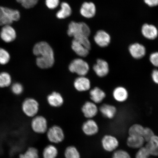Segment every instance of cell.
<instances>
[{
	"mask_svg": "<svg viewBox=\"0 0 158 158\" xmlns=\"http://www.w3.org/2000/svg\"><path fill=\"white\" fill-rule=\"evenodd\" d=\"M33 53L37 56L36 64L39 68L46 69L51 68L54 63V53L52 48L44 41L39 42L35 45Z\"/></svg>",
	"mask_w": 158,
	"mask_h": 158,
	"instance_id": "6da1fadb",
	"label": "cell"
},
{
	"mask_svg": "<svg viewBox=\"0 0 158 158\" xmlns=\"http://www.w3.org/2000/svg\"><path fill=\"white\" fill-rule=\"evenodd\" d=\"M68 33L69 36L73 37L75 40L85 47H88L90 46L91 44L88 37L90 34V30L85 23L72 22L69 25Z\"/></svg>",
	"mask_w": 158,
	"mask_h": 158,
	"instance_id": "7a4b0ae2",
	"label": "cell"
},
{
	"mask_svg": "<svg viewBox=\"0 0 158 158\" xmlns=\"http://www.w3.org/2000/svg\"><path fill=\"white\" fill-rule=\"evenodd\" d=\"M20 18V14L17 10L0 6V26L11 25Z\"/></svg>",
	"mask_w": 158,
	"mask_h": 158,
	"instance_id": "3957f363",
	"label": "cell"
},
{
	"mask_svg": "<svg viewBox=\"0 0 158 158\" xmlns=\"http://www.w3.org/2000/svg\"><path fill=\"white\" fill-rule=\"evenodd\" d=\"M69 69L71 72L75 73L80 76H84L88 73L89 66L86 61L78 58L72 61L69 65Z\"/></svg>",
	"mask_w": 158,
	"mask_h": 158,
	"instance_id": "277c9868",
	"label": "cell"
},
{
	"mask_svg": "<svg viewBox=\"0 0 158 158\" xmlns=\"http://www.w3.org/2000/svg\"><path fill=\"white\" fill-rule=\"evenodd\" d=\"M47 137L51 143H58L64 141V134L62 128L58 126H54L47 131Z\"/></svg>",
	"mask_w": 158,
	"mask_h": 158,
	"instance_id": "5b68a950",
	"label": "cell"
},
{
	"mask_svg": "<svg viewBox=\"0 0 158 158\" xmlns=\"http://www.w3.org/2000/svg\"><path fill=\"white\" fill-rule=\"evenodd\" d=\"M39 104L34 99L28 98L26 99L22 105L23 111L29 117H33L39 110Z\"/></svg>",
	"mask_w": 158,
	"mask_h": 158,
	"instance_id": "8992f818",
	"label": "cell"
},
{
	"mask_svg": "<svg viewBox=\"0 0 158 158\" xmlns=\"http://www.w3.org/2000/svg\"><path fill=\"white\" fill-rule=\"evenodd\" d=\"M94 70L97 76L101 78L104 77L109 73V64L103 59H99L93 67Z\"/></svg>",
	"mask_w": 158,
	"mask_h": 158,
	"instance_id": "52a82bcc",
	"label": "cell"
},
{
	"mask_svg": "<svg viewBox=\"0 0 158 158\" xmlns=\"http://www.w3.org/2000/svg\"><path fill=\"white\" fill-rule=\"evenodd\" d=\"M47 122L46 118L42 116H37L33 118L31 127L33 131L38 134H43L47 129Z\"/></svg>",
	"mask_w": 158,
	"mask_h": 158,
	"instance_id": "ba28073f",
	"label": "cell"
},
{
	"mask_svg": "<svg viewBox=\"0 0 158 158\" xmlns=\"http://www.w3.org/2000/svg\"><path fill=\"white\" fill-rule=\"evenodd\" d=\"M128 51L132 58L137 60L143 58L147 53L145 47L139 43H133L130 45L128 48Z\"/></svg>",
	"mask_w": 158,
	"mask_h": 158,
	"instance_id": "9c48e42d",
	"label": "cell"
},
{
	"mask_svg": "<svg viewBox=\"0 0 158 158\" xmlns=\"http://www.w3.org/2000/svg\"><path fill=\"white\" fill-rule=\"evenodd\" d=\"M16 36L15 30L11 25L3 26L0 33V37L4 42L7 43L13 42L16 38Z\"/></svg>",
	"mask_w": 158,
	"mask_h": 158,
	"instance_id": "30bf717a",
	"label": "cell"
},
{
	"mask_svg": "<svg viewBox=\"0 0 158 158\" xmlns=\"http://www.w3.org/2000/svg\"><path fill=\"white\" fill-rule=\"evenodd\" d=\"M102 147L106 151L110 152L114 151L118 145L117 138L111 135H106L102 141Z\"/></svg>",
	"mask_w": 158,
	"mask_h": 158,
	"instance_id": "8fae6325",
	"label": "cell"
},
{
	"mask_svg": "<svg viewBox=\"0 0 158 158\" xmlns=\"http://www.w3.org/2000/svg\"><path fill=\"white\" fill-rule=\"evenodd\" d=\"M96 44L101 47H106L110 44L111 39L110 35L106 31L100 30L97 31L94 36Z\"/></svg>",
	"mask_w": 158,
	"mask_h": 158,
	"instance_id": "7c38bea8",
	"label": "cell"
},
{
	"mask_svg": "<svg viewBox=\"0 0 158 158\" xmlns=\"http://www.w3.org/2000/svg\"><path fill=\"white\" fill-rule=\"evenodd\" d=\"M142 33L146 39L153 40L158 36V29L153 25L146 23L142 27Z\"/></svg>",
	"mask_w": 158,
	"mask_h": 158,
	"instance_id": "4fadbf2b",
	"label": "cell"
},
{
	"mask_svg": "<svg viewBox=\"0 0 158 158\" xmlns=\"http://www.w3.org/2000/svg\"><path fill=\"white\" fill-rule=\"evenodd\" d=\"M112 96L114 100L118 102H123L127 100L128 92L127 89L122 86L116 87L112 92Z\"/></svg>",
	"mask_w": 158,
	"mask_h": 158,
	"instance_id": "5bb4252c",
	"label": "cell"
},
{
	"mask_svg": "<svg viewBox=\"0 0 158 158\" xmlns=\"http://www.w3.org/2000/svg\"><path fill=\"white\" fill-rule=\"evenodd\" d=\"M97 123L92 119H89L84 123L82 126V130L84 133L88 136L95 135L98 131Z\"/></svg>",
	"mask_w": 158,
	"mask_h": 158,
	"instance_id": "9a60e30c",
	"label": "cell"
},
{
	"mask_svg": "<svg viewBox=\"0 0 158 158\" xmlns=\"http://www.w3.org/2000/svg\"><path fill=\"white\" fill-rule=\"evenodd\" d=\"M82 110L85 117L89 118L94 117L98 112L97 106L93 102H86L83 106Z\"/></svg>",
	"mask_w": 158,
	"mask_h": 158,
	"instance_id": "2e32d148",
	"label": "cell"
},
{
	"mask_svg": "<svg viewBox=\"0 0 158 158\" xmlns=\"http://www.w3.org/2000/svg\"><path fill=\"white\" fill-rule=\"evenodd\" d=\"M96 9L94 4L92 2H85L80 10L81 15L87 18H91L95 15Z\"/></svg>",
	"mask_w": 158,
	"mask_h": 158,
	"instance_id": "e0dca14e",
	"label": "cell"
},
{
	"mask_svg": "<svg viewBox=\"0 0 158 158\" xmlns=\"http://www.w3.org/2000/svg\"><path fill=\"white\" fill-rule=\"evenodd\" d=\"M74 86L79 91H86L89 89L90 88V82L89 79L85 77L80 76L75 80Z\"/></svg>",
	"mask_w": 158,
	"mask_h": 158,
	"instance_id": "ac0fdd59",
	"label": "cell"
},
{
	"mask_svg": "<svg viewBox=\"0 0 158 158\" xmlns=\"http://www.w3.org/2000/svg\"><path fill=\"white\" fill-rule=\"evenodd\" d=\"M90 98L93 102L95 104L101 103L106 98V93L99 88L93 89L90 92Z\"/></svg>",
	"mask_w": 158,
	"mask_h": 158,
	"instance_id": "d6986e66",
	"label": "cell"
},
{
	"mask_svg": "<svg viewBox=\"0 0 158 158\" xmlns=\"http://www.w3.org/2000/svg\"><path fill=\"white\" fill-rule=\"evenodd\" d=\"M100 110L104 117L109 119L114 118L117 112V110L115 106L108 104L102 105L100 106Z\"/></svg>",
	"mask_w": 158,
	"mask_h": 158,
	"instance_id": "ffe728a7",
	"label": "cell"
},
{
	"mask_svg": "<svg viewBox=\"0 0 158 158\" xmlns=\"http://www.w3.org/2000/svg\"><path fill=\"white\" fill-rule=\"evenodd\" d=\"M145 140L142 136H130L127 139V144L128 147L137 149L143 147Z\"/></svg>",
	"mask_w": 158,
	"mask_h": 158,
	"instance_id": "44dd1931",
	"label": "cell"
},
{
	"mask_svg": "<svg viewBox=\"0 0 158 158\" xmlns=\"http://www.w3.org/2000/svg\"><path fill=\"white\" fill-rule=\"evenodd\" d=\"M72 48L77 54L81 57H86L89 54V49L84 45L75 40L72 41Z\"/></svg>",
	"mask_w": 158,
	"mask_h": 158,
	"instance_id": "7402d4cb",
	"label": "cell"
},
{
	"mask_svg": "<svg viewBox=\"0 0 158 158\" xmlns=\"http://www.w3.org/2000/svg\"><path fill=\"white\" fill-rule=\"evenodd\" d=\"M48 103L54 107H59L62 106L64 102V99L62 96L56 92L52 93L47 98Z\"/></svg>",
	"mask_w": 158,
	"mask_h": 158,
	"instance_id": "603a6c76",
	"label": "cell"
},
{
	"mask_svg": "<svg viewBox=\"0 0 158 158\" xmlns=\"http://www.w3.org/2000/svg\"><path fill=\"white\" fill-rule=\"evenodd\" d=\"M61 9L56 14V17L59 19H64L70 16L72 9L68 3L63 2L61 4Z\"/></svg>",
	"mask_w": 158,
	"mask_h": 158,
	"instance_id": "cb8c5ba5",
	"label": "cell"
},
{
	"mask_svg": "<svg viewBox=\"0 0 158 158\" xmlns=\"http://www.w3.org/2000/svg\"><path fill=\"white\" fill-rule=\"evenodd\" d=\"M58 155V149L53 145L47 146L43 152V158H56Z\"/></svg>",
	"mask_w": 158,
	"mask_h": 158,
	"instance_id": "d4e9b609",
	"label": "cell"
},
{
	"mask_svg": "<svg viewBox=\"0 0 158 158\" xmlns=\"http://www.w3.org/2000/svg\"><path fill=\"white\" fill-rule=\"evenodd\" d=\"M144 128L139 124H134L131 126L128 130L130 136H142L143 137Z\"/></svg>",
	"mask_w": 158,
	"mask_h": 158,
	"instance_id": "484cf974",
	"label": "cell"
},
{
	"mask_svg": "<svg viewBox=\"0 0 158 158\" xmlns=\"http://www.w3.org/2000/svg\"><path fill=\"white\" fill-rule=\"evenodd\" d=\"M11 77L8 73L6 72L0 73V88L7 87L11 85Z\"/></svg>",
	"mask_w": 158,
	"mask_h": 158,
	"instance_id": "4316f807",
	"label": "cell"
},
{
	"mask_svg": "<svg viewBox=\"0 0 158 158\" xmlns=\"http://www.w3.org/2000/svg\"><path fill=\"white\" fill-rule=\"evenodd\" d=\"M66 158H81L80 153L74 146L67 147L64 152Z\"/></svg>",
	"mask_w": 158,
	"mask_h": 158,
	"instance_id": "83f0119b",
	"label": "cell"
},
{
	"mask_svg": "<svg viewBox=\"0 0 158 158\" xmlns=\"http://www.w3.org/2000/svg\"><path fill=\"white\" fill-rule=\"evenodd\" d=\"M19 158H39V152L36 148L31 147L24 153L20 155Z\"/></svg>",
	"mask_w": 158,
	"mask_h": 158,
	"instance_id": "f1b7e54d",
	"label": "cell"
},
{
	"mask_svg": "<svg viewBox=\"0 0 158 158\" xmlns=\"http://www.w3.org/2000/svg\"><path fill=\"white\" fill-rule=\"evenodd\" d=\"M10 56L5 49L0 48V64L5 65L9 62Z\"/></svg>",
	"mask_w": 158,
	"mask_h": 158,
	"instance_id": "f546056e",
	"label": "cell"
},
{
	"mask_svg": "<svg viewBox=\"0 0 158 158\" xmlns=\"http://www.w3.org/2000/svg\"><path fill=\"white\" fill-rule=\"evenodd\" d=\"M18 2L26 9H30L34 7L38 2L39 0H16Z\"/></svg>",
	"mask_w": 158,
	"mask_h": 158,
	"instance_id": "4dcf8cb0",
	"label": "cell"
},
{
	"mask_svg": "<svg viewBox=\"0 0 158 158\" xmlns=\"http://www.w3.org/2000/svg\"><path fill=\"white\" fill-rule=\"evenodd\" d=\"M112 158H131L127 152L123 150H119L114 153Z\"/></svg>",
	"mask_w": 158,
	"mask_h": 158,
	"instance_id": "1f68e13d",
	"label": "cell"
},
{
	"mask_svg": "<svg viewBox=\"0 0 158 158\" xmlns=\"http://www.w3.org/2000/svg\"><path fill=\"white\" fill-rule=\"evenodd\" d=\"M151 156L147 148L142 147L140 148L136 154L135 158H146L149 157Z\"/></svg>",
	"mask_w": 158,
	"mask_h": 158,
	"instance_id": "d6a6232c",
	"label": "cell"
},
{
	"mask_svg": "<svg viewBox=\"0 0 158 158\" xmlns=\"http://www.w3.org/2000/svg\"><path fill=\"white\" fill-rule=\"evenodd\" d=\"M154 135L155 134L153 130L151 128L148 127L144 128L143 137L145 141L149 142Z\"/></svg>",
	"mask_w": 158,
	"mask_h": 158,
	"instance_id": "836d02e7",
	"label": "cell"
},
{
	"mask_svg": "<svg viewBox=\"0 0 158 158\" xmlns=\"http://www.w3.org/2000/svg\"><path fill=\"white\" fill-rule=\"evenodd\" d=\"M11 89L14 94L18 95L22 93L23 88L22 85L21 84L19 83H15L12 85Z\"/></svg>",
	"mask_w": 158,
	"mask_h": 158,
	"instance_id": "e575fe53",
	"label": "cell"
},
{
	"mask_svg": "<svg viewBox=\"0 0 158 158\" xmlns=\"http://www.w3.org/2000/svg\"><path fill=\"white\" fill-rule=\"evenodd\" d=\"M149 60L152 65L158 68V52H153L150 54Z\"/></svg>",
	"mask_w": 158,
	"mask_h": 158,
	"instance_id": "d590c367",
	"label": "cell"
},
{
	"mask_svg": "<svg viewBox=\"0 0 158 158\" xmlns=\"http://www.w3.org/2000/svg\"><path fill=\"white\" fill-rule=\"evenodd\" d=\"M145 147L147 148L151 155L157 156H158V148L155 147L148 142Z\"/></svg>",
	"mask_w": 158,
	"mask_h": 158,
	"instance_id": "8d00e7d4",
	"label": "cell"
},
{
	"mask_svg": "<svg viewBox=\"0 0 158 158\" xmlns=\"http://www.w3.org/2000/svg\"><path fill=\"white\" fill-rule=\"evenodd\" d=\"M59 0H46L45 3L48 8L50 9H54L58 6Z\"/></svg>",
	"mask_w": 158,
	"mask_h": 158,
	"instance_id": "74e56055",
	"label": "cell"
},
{
	"mask_svg": "<svg viewBox=\"0 0 158 158\" xmlns=\"http://www.w3.org/2000/svg\"><path fill=\"white\" fill-rule=\"evenodd\" d=\"M151 77L153 81L155 84L158 85V69H155L151 73Z\"/></svg>",
	"mask_w": 158,
	"mask_h": 158,
	"instance_id": "f35d334b",
	"label": "cell"
},
{
	"mask_svg": "<svg viewBox=\"0 0 158 158\" xmlns=\"http://www.w3.org/2000/svg\"><path fill=\"white\" fill-rule=\"evenodd\" d=\"M144 1L150 7L156 6L158 5V0H144Z\"/></svg>",
	"mask_w": 158,
	"mask_h": 158,
	"instance_id": "ab89813d",
	"label": "cell"
},
{
	"mask_svg": "<svg viewBox=\"0 0 158 158\" xmlns=\"http://www.w3.org/2000/svg\"><path fill=\"white\" fill-rule=\"evenodd\" d=\"M148 142L155 147L158 148V136L154 135Z\"/></svg>",
	"mask_w": 158,
	"mask_h": 158,
	"instance_id": "60d3db41",
	"label": "cell"
},
{
	"mask_svg": "<svg viewBox=\"0 0 158 158\" xmlns=\"http://www.w3.org/2000/svg\"><path fill=\"white\" fill-rule=\"evenodd\" d=\"M150 158L149 157H147V158Z\"/></svg>",
	"mask_w": 158,
	"mask_h": 158,
	"instance_id": "b9f144b4",
	"label": "cell"
}]
</instances>
